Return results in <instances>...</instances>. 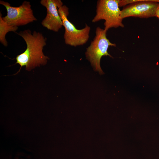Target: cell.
Returning <instances> with one entry per match:
<instances>
[{
  "mask_svg": "<svg viewBox=\"0 0 159 159\" xmlns=\"http://www.w3.org/2000/svg\"><path fill=\"white\" fill-rule=\"evenodd\" d=\"M58 10L65 28L64 38L65 43L72 46L76 47L85 44L89 38L90 27L86 24L85 27L80 29H76L67 18L69 9L62 4L58 7Z\"/></svg>",
  "mask_w": 159,
  "mask_h": 159,
  "instance_id": "277c9868",
  "label": "cell"
},
{
  "mask_svg": "<svg viewBox=\"0 0 159 159\" xmlns=\"http://www.w3.org/2000/svg\"><path fill=\"white\" fill-rule=\"evenodd\" d=\"M121 10V17L123 19L129 17L148 18L155 16L159 5V0H119V7L125 6Z\"/></svg>",
  "mask_w": 159,
  "mask_h": 159,
  "instance_id": "5b68a950",
  "label": "cell"
},
{
  "mask_svg": "<svg viewBox=\"0 0 159 159\" xmlns=\"http://www.w3.org/2000/svg\"><path fill=\"white\" fill-rule=\"evenodd\" d=\"M40 4L47 9L46 16L41 22L42 25L48 30L58 32L63 26V23L58 7L63 4V2L61 0H41Z\"/></svg>",
  "mask_w": 159,
  "mask_h": 159,
  "instance_id": "52a82bcc",
  "label": "cell"
},
{
  "mask_svg": "<svg viewBox=\"0 0 159 159\" xmlns=\"http://www.w3.org/2000/svg\"><path fill=\"white\" fill-rule=\"evenodd\" d=\"M0 4L5 7L7 13L2 17L3 20L8 24L14 26L26 25L37 20L31 9L30 2L25 1L18 7L12 6L9 2L0 0Z\"/></svg>",
  "mask_w": 159,
  "mask_h": 159,
  "instance_id": "8992f818",
  "label": "cell"
},
{
  "mask_svg": "<svg viewBox=\"0 0 159 159\" xmlns=\"http://www.w3.org/2000/svg\"><path fill=\"white\" fill-rule=\"evenodd\" d=\"M155 16L157 17L159 19V5L156 10Z\"/></svg>",
  "mask_w": 159,
  "mask_h": 159,
  "instance_id": "9c48e42d",
  "label": "cell"
},
{
  "mask_svg": "<svg viewBox=\"0 0 159 159\" xmlns=\"http://www.w3.org/2000/svg\"><path fill=\"white\" fill-rule=\"evenodd\" d=\"M107 31L99 27L96 29L95 36L85 52L86 58L90 62L94 69L100 74H103L100 66V61L103 56L112 57L108 53L109 46L115 47V43L111 42L107 37Z\"/></svg>",
  "mask_w": 159,
  "mask_h": 159,
  "instance_id": "7a4b0ae2",
  "label": "cell"
},
{
  "mask_svg": "<svg viewBox=\"0 0 159 159\" xmlns=\"http://www.w3.org/2000/svg\"><path fill=\"white\" fill-rule=\"evenodd\" d=\"M18 27L9 25L5 22L2 19V15L0 13V42L4 46L6 47L8 43L5 37L6 34L10 32H15Z\"/></svg>",
  "mask_w": 159,
  "mask_h": 159,
  "instance_id": "ba28073f",
  "label": "cell"
},
{
  "mask_svg": "<svg viewBox=\"0 0 159 159\" xmlns=\"http://www.w3.org/2000/svg\"><path fill=\"white\" fill-rule=\"evenodd\" d=\"M119 0H99L97 1L96 14L92 20L95 22L104 20V30L112 28L123 27L121 11L119 5Z\"/></svg>",
  "mask_w": 159,
  "mask_h": 159,
  "instance_id": "3957f363",
  "label": "cell"
},
{
  "mask_svg": "<svg viewBox=\"0 0 159 159\" xmlns=\"http://www.w3.org/2000/svg\"><path fill=\"white\" fill-rule=\"evenodd\" d=\"M17 34L24 40L26 48L22 53L16 58V64H19L20 68L25 66L27 70H30L37 67L46 64L49 57L44 55L43 49L46 45L47 39L43 34L34 31L32 34L29 29L21 31Z\"/></svg>",
  "mask_w": 159,
  "mask_h": 159,
  "instance_id": "6da1fadb",
  "label": "cell"
}]
</instances>
